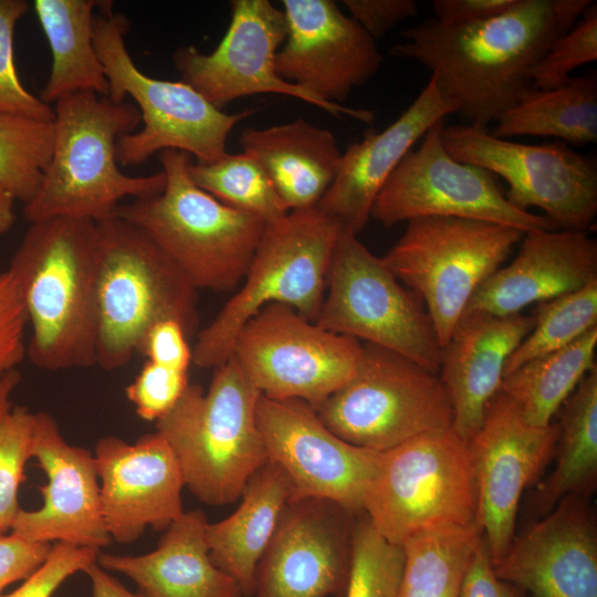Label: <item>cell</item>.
<instances>
[{"mask_svg": "<svg viewBox=\"0 0 597 597\" xmlns=\"http://www.w3.org/2000/svg\"><path fill=\"white\" fill-rule=\"evenodd\" d=\"M590 2L516 0L495 18L461 27L427 19L404 30L389 53L422 64L457 113L486 129L533 87L534 66Z\"/></svg>", "mask_w": 597, "mask_h": 597, "instance_id": "6da1fadb", "label": "cell"}, {"mask_svg": "<svg viewBox=\"0 0 597 597\" xmlns=\"http://www.w3.org/2000/svg\"><path fill=\"white\" fill-rule=\"evenodd\" d=\"M8 269L31 326L30 362L49 371L96 365V222L67 217L32 222Z\"/></svg>", "mask_w": 597, "mask_h": 597, "instance_id": "7a4b0ae2", "label": "cell"}, {"mask_svg": "<svg viewBox=\"0 0 597 597\" xmlns=\"http://www.w3.org/2000/svg\"><path fill=\"white\" fill-rule=\"evenodd\" d=\"M53 109V150L36 193L24 203L25 220L67 217L98 222L115 214L126 198L163 191V171L134 177L118 168L116 143L142 121L134 104L78 91L60 97Z\"/></svg>", "mask_w": 597, "mask_h": 597, "instance_id": "3957f363", "label": "cell"}, {"mask_svg": "<svg viewBox=\"0 0 597 597\" xmlns=\"http://www.w3.org/2000/svg\"><path fill=\"white\" fill-rule=\"evenodd\" d=\"M159 159L163 191L121 203L115 214L143 229L198 291L235 290L266 223L196 186L186 153L166 149Z\"/></svg>", "mask_w": 597, "mask_h": 597, "instance_id": "277c9868", "label": "cell"}, {"mask_svg": "<svg viewBox=\"0 0 597 597\" xmlns=\"http://www.w3.org/2000/svg\"><path fill=\"white\" fill-rule=\"evenodd\" d=\"M261 392L231 357L205 392L187 387L156 431L172 449L185 486L201 502L222 506L241 498L269 459L256 423Z\"/></svg>", "mask_w": 597, "mask_h": 597, "instance_id": "5b68a950", "label": "cell"}, {"mask_svg": "<svg viewBox=\"0 0 597 597\" xmlns=\"http://www.w3.org/2000/svg\"><path fill=\"white\" fill-rule=\"evenodd\" d=\"M98 248L97 363L116 370L130 362L156 323L198 326V290L138 226L117 214L96 222Z\"/></svg>", "mask_w": 597, "mask_h": 597, "instance_id": "8992f818", "label": "cell"}, {"mask_svg": "<svg viewBox=\"0 0 597 597\" xmlns=\"http://www.w3.org/2000/svg\"><path fill=\"white\" fill-rule=\"evenodd\" d=\"M341 227L315 207L289 211L265 224L242 285L192 346V364L217 368L229 360L242 327L270 304L315 322Z\"/></svg>", "mask_w": 597, "mask_h": 597, "instance_id": "52a82bcc", "label": "cell"}, {"mask_svg": "<svg viewBox=\"0 0 597 597\" xmlns=\"http://www.w3.org/2000/svg\"><path fill=\"white\" fill-rule=\"evenodd\" d=\"M128 28L127 17L114 12L111 1H102L94 15L93 42L108 81L107 97L116 103L132 97L144 123L142 129L118 138V165L138 166L166 149L186 153L198 163L226 156L231 130L255 109L228 114L182 81L143 73L125 44Z\"/></svg>", "mask_w": 597, "mask_h": 597, "instance_id": "ba28073f", "label": "cell"}, {"mask_svg": "<svg viewBox=\"0 0 597 597\" xmlns=\"http://www.w3.org/2000/svg\"><path fill=\"white\" fill-rule=\"evenodd\" d=\"M363 513L378 534L398 545L423 532L479 523L470 442L451 427L381 452Z\"/></svg>", "mask_w": 597, "mask_h": 597, "instance_id": "9c48e42d", "label": "cell"}, {"mask_svg": "<svg viewBox=\"0 0 597 597\" xmlns=\"http://www.w3.org/2000/svg\"><path fill=\"white\" fill-rule=\"evenodd\" d=\"M523 234L481 220L422 217L407 221L381 259L421 298L442 348L475 291L502 266Z\"/></svg>", "mask_w": 597, "mask_h": 597, "instance_id": "30bf717a", "label": "cell"}, {"mask_svg": "<svg viewBox=\"0 0 597 597\" xmlns=\"http://www.w3.org/2000/svg\"><path fill=\"white\" fill-rule=\"evenodd\" d=\"M362 344L354 375L315 409L332 432L385 452L452 427L451 405L438 374L392 350Z\"/></svg>", "mask_w": 597, "mask_h": 597, "instance_id": "8fae6325", "label": "cell"}, {"mask_svg": "<svg viewBox=\"0 0 597 597\" xmlns=\"http://www.w3.org/2000/svg\"><path fill=\"white\" fill-rule=\"evenodd\" d=\"M315 323L398 353L438 374L441 346L421 298L357 238L339 234Z\"/></svg>", "mask_w": 597, "mask_h": 597, "instance_id": "7c38bea8", "label": "cell"}, {"mask_svg": "<svg viewBox=\"0 0 597 597\" xmlns=\"http://www.w3.org/2000/svg\"><path fill=\"white\" fill-rule=\"evenodd\" d=\"M443 145L458 161L482 167L509 185L517 209L540 208L557 229L587 232L597 214V164L561 143L526 145L499 138L485 128L449 125Z\"/></svg>", "mask_w": 597, "mask_h": 597, "instance_id": "4fadbf2b", "label": "cell"}, {"mask_svg": "<svg viewBox=\"0 0 597 597\" xmlns=\"http://www.w3.org/2000/svg\"><path fill=\"white\" fill-rule=\"evenodd\" d=\"M363 344L326 331L283 304H270L240 331L232 356L261 395L316 409L354 375Z\"/></svg>", "mask_w": 597, "mask_h": 597, "instance_id": "5bb4252c", "label": "cell"}, {"mask_svg": "<svg viewBox=\"0 0 597 597\" xmlns=\"http://www.w3.org/2000/svg\"><path fill=\"white\" fill-rule=\"evenodd\" d=\"M442 127L443 121L433 125L419 147L399 163L379 191L370 218L385 227L422 217H452L523 233L557 229L545 216L510 203L492 172L452 158L441 138Z\"/></svg>", "mask_w": 597, "mask_h": 597, "instance_id": "9a60e30c", "label": "cell"}, {"mask_svg": "<svg viewBox=\"0 0 597 597\" xmlns=\"http://www.w3.org/2000/svg\"><path fill=\"white\" fill-rule=\"evenodd\" d=\"M285 36L286 20L281 8L269 0H233L230 24L218 46L207 54L184 45L175 51L172 61L180 81L220 109L240 97L275 93L302 100L337 117L346 115L373 123L369 109L322 101L283 80L275 63Z\"/></svg>", "mask_w": 597, "mask_h": 597, "instance_id": "2e32d148", "label": "cell"}, {"mask_svg": "<svg viewBox=\"0 0 597 597\" xmlns=\"http://www.w3.org/2000/svg\"><path fill=\"white\" fill-rule=\"evenodd\" d=\"M256 423L269 461L290 478L292 500H327L353 514L363 513L381 452L346 442L300 399L261 395Z\"/></svg>", "mask_w": 597, "mask_h": 597, "instance_id": "e0dca14e", "label": "cell"}, {"mask_svg": "<svg viewBox=\"0 0 597 597\" xmlns=\"http://www.w3.org/2000/svg\"><path fill=\"white\" fill-rule=\"evenodd\" d=\"M557 438V423L528 425L514 402L499 391L469 441L476 475L478 522L493 564L512 544L522 493L552 458Z\"/></svg>", "mask_w": 597, "mask_h": 597, "instance_id": "ac0fdd59", "label": "cell"}, {"mask_svg": "<svg viewBox=\"0 0 597 597\" xmlns=\"http://www.w3.org/2000/svg\"><path fill=\"white\" fill-rule=\"evenodd\" d=\"M353 515L327 500H291L258 564L253 597L345 595Z\"/></svg>", "mask_w": 597, "mask_h": 597, "instance_id": "d6986e66", "label": "cell"}, {"mask_svg": "<svg viewBox=\"0 0 597 597\" xmlns=\"http://www.w3.org/2000/svg\"><path fill=\"white\" fill-rule=\"evenodd\" d=\"M286 36L276 55L285 81L322 101L342 104L380 69L374 40L332 0H283Z\"/></svg>", "mask_w": 597, "mask_h": 597, "instance_id": "ffe728a7", "label": "cell"}, {"mask_svg": "<svg viewBox=\"0 0 597 597\" xmlns=\"http://www.w3.org/2000/svg\"><path fill=\"white\" fill-rule=\"evenodd\" d=\"M31 459L46 478L39 489L42 504L20 509L10 533L29 542H62L98 553L108 546L93 453L69 443L52 415L36 411Z\"/></svg>", "mask_w": 597, "mask_h": 597, "instance_id": "44dd1931", "label": "cell"}, {"mask_svg": "<svg viewBox=\"0 0 597 597\" xmlns=\"http://www.w3.org/2000/svg\"><path fill=\"white\" fill-rule=\"evenodd\" d=\"M93 455L103 519L112 541L135 542L147 527L165 531L185 512V481L178 460L157 431L134 442L103 437Z\"/></svg>", "mask_w": 597, "mask_h": 597, "instance_id": "7402d4cb", "label": "cell"}, {"mask_svg": "<svg viewBox=\"0 0 597 597\" xmlns=\"http://www.w3.org/2000/svg\"><path fill=\"white\" fill-rule=\"evenodd\" d=\"M583 495H568L514 538L496 576L534 597H597V533Z\"/></svg>", "mask_w": 597, "mask_h": 597, "instance_id": "603a6c76", "label": "cell"}, {"mask_svg": "<svg viewBox=\"0 0 597 597\" xmlns=\"http://www.w3.org/2000/svg\"><path fill=\"white\" fill-rule=\"evenodd\" d=\"M454 113L455 106L431 76L392 124L380 132L368 129L360 142L342 153L338 171L315 208L343 231L357 235L399 163L433 125Z\"/></svg>", "mask_w": 597, "mask_h": 597, "instance_id": "cb8c5ba5", "label": "cell"}, {"mask_svg": "<svg viewBox=\"0 0 597 597\" xmlns=\"http://www.w3.org/2000/svg\"><path fill=\"white\" fill-rule=\"evenodd\" d=\"M519 244L515 258L481 284L464 312L519 314L597 282V241L585 231L535 230Z\"/></svg>", "mask_w": 597, "mask_h": 597, "instance_id": "d4e9b609", "label": "cell"}, {"mask_svg": "<svg viewBox=\"0 0 597 597\" xmlns=\"http://www.w3.org/2000/svg\"><path fill=\"white\" fill-rule=\"evenodd\" d=\"M534 326V316L467 311L441 348L439 378L452 409V429L470 441L500 391L506 362Z\"/></svg>", "mask_w": 597, "mask_h": 597, "instance_id": "484cf974", "label": "cell"}, {"mask_svg": "<svg viewBox=\"0 0 597 597\" xmlns=\"http://www.w3.org/2000/svg\"><path fill=\"white\" fill-rule=\"evenodd\" d=\"M202 510L185 511L157 547L140 555L100 553L97 564L129 577L146 597H242L238 584L218 568L206 538Z\"/></svg>", "mask_w": 597, "mask_h": 597, "instance_id": "4316f807", "label": "cell"}, {"mask_svg": "<svg viewBox=\"0 0 597 597\" xmlns=\"http://www.w3.org/2000/svg\"><path fill=\"white\" fill-rule=\"evenodd\" d=\"M240 144L268 174L289 211L314 208L333 182L342 158L334 134L302 117L247 128Z\"/></svg>", "mask_w": 597, "mask_h": 597, "instance_id": "83f0119b", "label": "cell"}, {"mask_svg": "<svg viewBox=\"0 0 597 597\" xmlns=\"http://www.w3.org/2000/svg\"><path fill=\"white\" fill-rule=\"evenodd\" d=\"M293 486L285 471L268 461L248 481L237 510L208 523L206 538L213 564L253 597L258 564L292 500Z\"/></svg>", "mask_w": 597, "mask_h": 597, "instance_id": "f1b7e54d", "label": "cell"}, {"mask_svg": "<svg viewBox=\"0 0 597 597\" xmlns=\"http://www.w3.org/2000/svg\"><path fill=\"white\" fill-rule=\"evenodd\" d=\"M95 0H35L33 7L52 52V67L41 93L49 104L78 91L108 95V81L93 42Z\"/></svg>", "mask_w": 597, "mask_h": 597, "instance_id": "f546056e", "label": "cell"}, {"mask_svg": "<svg viewBox=\"0 0 597 597\" xmlns=\"http://www.w3.org/2000/svg\"><path fill=\"white\" fill-rule=\"evenodd\" d=\"M515 136L556 137L572 144L597 142V73L572 76L552 90L532 87L496 122L491 133Z\"/></svg>", "mask_w": 597, "mask_h": 597, "instance_id": "4dcf8cb0", "label": "cell"}, {"mask_svg": "<svg viewBox=\"0 0 597 597\" xmlns=\"http://www.w3.org/2000/svg\"><path fill=\"white\" fill-rule=\"evenodd\" d=\"M557 463L535 494V507L547 513L568 495L590 494L597 479V366L558 409Z\"/></svg>", "mask_w": 597, "mask_h": 597, "instance_id": "1f68e13d", "label": "cell"}, {"mask_svg": "<svg viewBox=\"0 0 597 597\" xmlns=\"http://www.w3.org/2000/svg\"><path fill=\"white\" fill-rule=\"evenodd\" d=\"M597 327L570 345L533 358L504 375L500 391L533 427H547L580 380L596 365Z\"/></svg>", "mask_w": 597, "mask_h": 597, "instance_id": "d6a6232c", "label": "cell"}, {"mask_svg": "<svg viewBox=\"0 0 597 597\" xmlns=\"http://www.w3.org/2000/svg\"><path fill=\"white\" fill-rule=\"evenodd\" d=\"M481 536L476 523L408 538L401 544L405 567L397 597H459L463 572Z\"/></svg>", "mask_w": 597, "mask_h": 597, "instance_id": "836d02e7", "label": "cell"}, {"mask_svg": "<svg viewBox=\"0 0 597 597\" xmlns=\"http://www.w3.org/2000/svg\"><path fill=\"white\" fill-rule=\"evenodd\" d=\"M188 174L196 186L222 203L265 223L289 213L268 174L244 153L227 154L212 163L190 160Z\"/></svg>", "mask_w": 597, "mask_h": 597, "instance_id": "e575fe53", "label": "cell"}, {"mask_svg": "<svg viewBox=\"0 0 597 597\" xmlns=\"http://www.w3.org/2000/svg\"><path fill=\"white\" fill-rule=\"evenodd\" d=\"M533 316L534 326L509 357L504 375L570 345L597 327V282L536 304Z\"/></svg>", "mask_w": 597, "mask_h": 597, "instance_id": "d590c367", "label": "cell"}, {"mask_svg": "<svg viewBox=\"0 0 597 597\" xmlns=\"http://www.w3.org/2000/svg\"><path fill=\"white\" fill-rule=\"evenodd\" d=\"M53 123L0 113V184L24 203L38 191L53 150Z\"/></svg>", "mask_w": 597, "mask_h": 597, "instance_id": "8d00e7d4", "label": "cell"}, {"mask_svg": "<svg viewBox=\"0 0 597 597\" xmlns=\"http://www.w3.org/2000/svg\"><path fill=\"white\" fill-rule=\"evenodd\" d=\"M404 567L402 545L378 534L364 513L354 521L345 597H397Z\"/></svg>", "mask_w": 597, "mask_h": 597, "instance_id": "74e56055", "label": "cell"}, {"mask_svg": "<svg viewBox=\"0 0 597 597\" xmlns=\"http://www.w3.org/2000/svg\"><path fill=\"white\" fill-rule=\"evenodd\" d=\"M34 412L13 406L0 418V536L11 532L20 511L18 494L31 459Z\"/></svg>", "mask_w": 597, "mask_h": 597, "instance_id": "f35d334b", "label": "cell"}, {"mask_svg": "<svg viewBox=\"0 0 597 597\" xmlns=\"http://www.w3.org/2000/svg\"><path fill=\"white\" fill-rule=\"evenodd\" d=\"M597 60V3L591 1L576 23L559 35L531 73L532 86L552 90L564 85L576 67Z\"/></svg>", "mask_w": 597, "mask_h": 597, "instance_id": "ab89813d", "label": "cell"}, {"mask_svg": "<svg viewBox=\"0 0 597 597\" xmlns=\"http://www.w3.org/2000/svg\"><path fill=\"white\" fill-rule=\"evenodd\" d=\"M28 8L24 0H0V113L53 123L54 109L23 86L15 69L14 27Z\"/></svg>", "mask_w": 597, "mask_h": 597, "instance_id": "60d3db41", "label": "cell"}, {"mask_svg": "<svg viewBox=\"0 0 597 597\" xmlns=\"http://www.w3.org/2000/svg\"><path fill=\"white\" fill-rule=\"evenodd\" d=\"M188 386V371L147 360L125 392L138 417L156 422L175 407Z\"/></svg>", "mask_w": 597, "mask_h": 597, "instance_id": "b9f144b4", "label": "cell"}, {"mask_svg": "<svg viewBox=\"0 0 597 597\" xmlns=\"http://www.w3.org/2000/svg\"><path fill=\"white\" fill-rule=\"evenodd\" d=\"M100 553L62 542L54 543L43 564L13 591L0 597H52L67 578L96 563Z\"/></svg>", "mask_w": 597, "mask_h": 597, "instance_id": "7bdbcfd3", "label": "cell"}, {"mask_svg": "<svg viewBox=\"0 0 597 597\" xmlns=\"http://www.w3.org/2000/svg\"><path fill=\"white\" fill-rule=\"evenodd\" d=\"M28 316L17 279L0 272V376L17 369L27 354Z\"/></svg>", "mask_w": 597, "mask_h": 597, "instance_id": "ee69618b", "label": "cell"}, {"mask_svg": "<svg viewBox=\"0 0 597 597\" xmlns=\"http://www.w3.org/2000/svg\"><path fill=\"white\" fill-rule=\"evenodd\" d=\"M189 339L179 322L160 321L146 333L137 353L149 362L188 371L192 363Z\"/></svg>", "mask_w": 597, "mask_h": 597, "instance_id": "f6af8a7d", "label": "cell"}, {"mask_svg": "<svg viewBox=\"0 0 597 597\" xmlns=\"http://www.w3.org/2000/svg\"><path fill=\"white\" fill-rule=\"evenodd\" d=\"M343 4L374 40L418 14L413 0H344Z\"/></svg>", "mask_w": 597, "mask_h": 597, "instance_id": "bcb514c9", "label": "cell"}, {"mask_svg": "<svg viewBox=\"0 0 597 597\" xmlns=\"http://www.w3.org/2000/svg\"><path fill=\"white\" fill-rule=\"evenodd\" d=\"M52 544L34 543L12 533L0 536V596L11 584L27 579L46 559Z\"/></svg>", "mask_w": 597, "mask_h": 597, "instance_id": "7dc6e473", "label": "cell"}, {"mask_svg": "<svg viewBox=\"0 0 597 597\" xmlns=\"http://www.w3.org/2000/svg\"><path fill=\"white\" fill-rule=\"evenodd\" d=\"M459 597H520L517 590L500 579L483 540H479L462 575Z\"/></svg>", "mask_w": 597, "mask_h": 597, "instance_id": "c3c4849f", "label": "cell"}, {"mask_svg": "<svg viewBox=\"0 0 597 597\" xmlns=\"http://www.w3.org/2000/svg\"><path fill=\"white\" fill-rule=\"evenodd\" d=\"M516 0H433L434 20L448 27L470 25L495 18Z\"/></svg>", "mask_w": 597, "mask_h": 597, "instance_id": "681fc988", "label": "cell"}, {"mask_svg": "<svg viewBox=\"0 0 597 597\" xmlns=\"http://www.w3.org/2000/svg\"><path fill=\"white\" fill-rule=\"evenodd\" d=\"M91 582L92 597H146L143 594L132 593L119 580L102 568L97 562L84 572Z\"/></svg>", "mask_w": 597, "mask_h": 597, "instance_id": "f907efd6", "label": "cell"}, {"mask_svg": "<svg viewBox=\"0 0 597 597\" xmlns=\"http://www.w3.org/2000/svg\"><path fill=\"white\" fill-rule=\"evenodd\" d=\"M22 380V375L18 369H12L0 376V418L12 407L11 397Z\"/></svg>", "mask_w": 597, "mask_h": 597, "instance_id": "816d5d0a", "label": "cell"}, {"mask_svg": "<svg viewBox=\"0 0 597 597\" xmlns=\"http://www.w3.org/2000/svg\"><path fill=\"white\" fill-rule=\"evenodd\" d=\"M14 197L0 184V235L8 232L15 221Z\"/></svg>", "mask_w": 597, "mask_h": 597, "instance_id": "f5cc1de1", "label": "cell"}]
</instances>
